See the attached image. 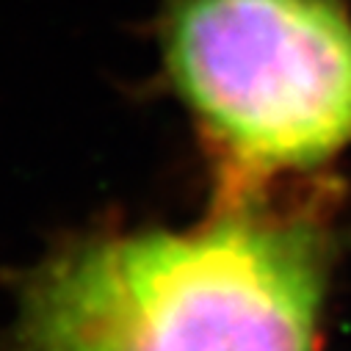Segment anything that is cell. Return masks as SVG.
<instances>
[{
	"label": "cell",
	"instance_id": "6da1fadb",
	"mask_svg": "<svg viewBox=\"0 0 351 351\" xmlns=\"http://www.w3.org/2000/svg\"><path fill=\"white\" fill-rule=\"evenodd\" d=\"M343 235L310 205L213 202L186 230H97L17 282L0 351H324Z\"/></svg>",
	"mask_w": 351,
	"mask_h": 351
},
{
	"label": "cell",
	"instance_id": "7a4b0ae2",
	"mask_svg": "<svg viewBox=\"0 0 351 351\" xmlns=\"http://www.w3.org/2000/svg\"><path fill=\"white\" fill-rule=\"evenodd\" d=\"M155 36L216 205L269 197L351 147L348 0H163Z\"/></svg>",
	"mask_w": 351,
	"mask_h": 351
}]
</instances>
